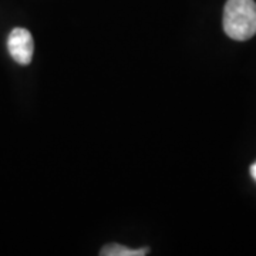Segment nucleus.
Masks as SVG:
<instances>
[{
    "mask_svg": "<svg viewBox=\"0 0 256 256\" xmlns=\"http://www.w3.org/2000/svg\"><path fill=\"white\" fill-rule=\"evenodd\" d=\"M224 30L236 42H246L255 36V0H228L224 9Z\"/></svg>",
    "mask_w": 256,
    "mask_h": 256,
    "instance_id": "1",
    "label": "nucleus"
},
{
    "mask_svg": "<svg viewBox=\"0 0 256 256\" xmlns=\"http://www.w3.org/2000/svg\"><path fill=\"white\" fill-rule=\"evenodd\" d=\"M8 50L16 63L22 66L32 63L34 53V42L32 33L26 28H13L8 38Z\"/></svg>",
    "mask_w": 256,
    "mask_h": 256,
    "instance_id": "2",
    "label": "nucleus"
},
{
    "mask_svg": "<svg viewBox=\"0 0 256 256\" xmlns=\"http://www.w3.org/2000/svg\"><path fill=\"white\" fill-rule=\"evenodd\" d=\"M148 249H131V248L120 245V244H110L101 249V256H142L146 255Z\"/></svg>",
    "mask_w": 256,
    "mask_h": 256,
    "instance_id": "3",
    "label": "nucleus"
},
{
    "mask_svg": "<svg viewBox=\"0 0 256 256\" xmlns=\"http://www.w3.org/2000/svg\"><path fill=\"white\" fill-rule=\"evenodd\" d=\"M250 175H252V178L256 181V162L250 165Z\"/></svg>",
    "mask_w": 256,
    "mask_h": 256,
    "instance_id": "4",
    "label": "nucleus"
}]
</instances>
